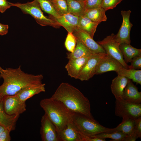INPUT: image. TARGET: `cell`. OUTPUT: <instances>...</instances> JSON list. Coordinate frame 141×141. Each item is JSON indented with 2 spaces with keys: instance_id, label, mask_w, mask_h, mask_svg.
I'll use <instances>...</instances> for the list:
<instances>
[{
  "instance_id": "obj_1",
  "label": "cell",
  "mask_w": 141,
  "mask_h": 141,
  "mask_svg": "<svg viewBox=\"0 0 141 141\" xmlns=\"http://www.w3.org/2000/svg\"><path fill=\"white\" fill-rule=\"evenodd\" d=\"M0 78L3 80L0 86V101L4 96L16 95L23 88L30 85L42 83V74L25 73L20 66L16 68H3L0 66Z\"/></svg>"
},
{
  "instance_id": "obj_2",
  "label": "cell",
  "mask_w": 141,
  "mask_h": 141,
  "mask_svg": "<svg viewBox=\"0 0 141 141\" xmlns=\"http://www.w3.org/2000/svg\"><path fill=\"white\" fill-rule=\"evenodd\" d=\"M51 98L60 101L72 112L93 118L89 100L79 90L68 83H61Z\"/></svg>"
},
{
  "instance_id": "obj_3",
  "label": "cell",
  "mask_w": 141,
  "mask_h": 141,
  "mask_svg": "<svg viewBox=\"0 0 141 141\" xmlns=\"http://www.w3.org/2000/svg\"><path fill=\"white\" fill-rule=\"evenodd\" d=\"M41 107L55 126L57 132L63 129L70 121L72 111L60 101L51 98L42 99Z\"/></svg>"
},
{
  "instance_id": "obj_4",
  "label": "cell",
  "mask_w": 141,
  "mask_h": 141,
  "mask_svg": "<svg viewBox=\"0 0 141 141\" xmlns=\"http://www.w3.org/2000/svg\"><path fill=\"white\" fill-rule=\"evenodd\" d=\"M72 121L77 130L84 135L91 137L104 132L114 131V128L105 127L101 125L93 118L72 112Z\"/></svg>"
},
{
  "instance_id": "obj_5",
  "label": "cell",
  "mask_w": 141,
  "mask_h": 141,
  "mask_svg": "<svg viewBox=\"0 0 141 141\" xmlns=\"http://www.w3.org/2000/svg\"><path fill=\"white\" fill-rule=\"evenodd\" d=\"M9 3L11 6L19 8L24 14L31 15L37 22L41 26H50L55 28H59L61 26L54 20L44 15L37 0L25 3L9 2Z\"/></svg>"
},
{
  "instance_id": "obj_6",
  "label": "cell",
  "mask_w": 141,
  "mask_h": 141,
  "mask_svg": "<svg viewBox=\"0 0 141 141\" xmlns=\"http://www.w3.org/2000/svg\"><path fill=\"white\" fill-rule=\"evenodd\" d=\"M115 113L116 116L120 117L135 120L141 116V104L131 103L122 98L116 99Z\"/></svg>"
},
{
  "instance_id": "obj_7",
  "label": "cell",
  "mask_w": 141,
  "mask_h": 141,
  "mask_svg": "<svg viewBox=\"0 0 141 141\" xmlns=\"http://www.w3.org/2000/svg\"><path fill=\"white\" fill-rule=\"evenodd\" d=\"M114 33L106 37L101 41H97L106 53L119 62L125 68L129 69V66L125 62L119 47L120 44L116 40Z\"/></svg>"
},
{
  "instance_id": "obj_8",
  "label": "cell",
  "mask_w": 141,
  "mask_h": 141,
  "mask_svg": "<svg viewBox=\"0 0 141 141\" xmlns=\"http://www.w3.org/2000/svg\"><path fill=\"white\" fill-rule=\"evenodd\" d=\"M1 100L5 111L9 115H20L26 110V102L22 101L16 95L4 96Z\"/></svg>"
},
{
  "instance_id": "obj_9",
  "label": "cell",
  "mask_w": 141,
  "mask_h": 141,
  "mask_svg": "<svg viewBox=\"0 0 141 141\" xmlns=\"http://www.w3.org/2000/svg\"><path fill=\"white\" fill-rule=\"evenodd\" d=\"M107 54L106 53L94 54L90 56L76 79L87 81L95 75L96 66L100 61Z\"/></svg>"
},
{
  "instance_id": "obj_10",
  "label": "cell",
  "mask_w": 141,
  "mask_h": 141,
  "mask_svg": "<svg viewBox=\"0 0 141 141\" xmlns=\"http://www.w3.org/2000/svg\"><path fill=\"white\" fill-rule=\"evenodd\" d=\"M131 12V11L130 10L121 11L123 21L118 33L115 35V36L116 40L120 44L122 43L130 44V32L133 26L130 20Z\"/></svg>"
},
{
  "instance_id": "obj_11",
  "label": "cell",
  "mask_w": 141,
  "mask_h": 141,
  "mask_svg": "<svg viewBox=\"0 0 141 141\" xmlns=\"http://www.w3.org/2000/svg\"><path fill=\"white\" fill-rule=\"evenodd\" d=\"M57 134L58 141H86L88 137L77 130L71 119L63 129L57 132Z\"/></svg>"
},
{
  "instance_id": "obj_12",
  "label": "cell",
  "mask_w": 141,
  "mask_h": 141,
  "mask_svg": "<svg viewBox=\"0 0 141 141\" xmlns=\"http://www.w3.org/2000/svg\"><path fill=\"white\" fill-rule=\"evenodd\" d=\"M72 33L76 39L81 42L93 54L106 53L103 49L85 32L77 28Z\"/></svg>"
},
{
  "instance_id": "obj_13",
  "label": "cell",
  "mask_w": 141,
  "mask_h": 141,
  "mask_svg": "<svg viewBox=\"0 0 141 141\" xmlns=\"http://www.w3.org/2000/svg\"><path fill=\"white\" fill-rule=\"evenodd\" d=\"M40 133L43 141H58L55 126L45 114L41 120Z\"/></svg>"
},
{
  "instance_id": "obj_14",
  "label": "cell",
  "mask_w": 141,
  "mask_h": 141,
  "mask_svg": "<svg viewBox=\"0 0 141 141\" xmlns=\"http://www.w3.org/2000/svg\"><path fill=\"white\" fill-rule=\"evenodd\" d=\"M123 67H124L117 60L107 55L97 65L95 69V74H101L110 71L116 72Z\"/></svg>"
},
{
  "instance_id": "obj_15",
  "label": "cell",
  "mask_w": 141,
  "mask_h": 141,
  "mask_svg": "<svg viewBox=\"0 0 141 141\" xmlns=\"http://www.w3.org/2000/svg\"><path fill=\"white\" fill-rule=\"evenodd\" d=\"M63 27L68 32L73 33L77 28L79 17L68 13L57 17H49Z\"/></svg>"
},
{
  "instance_id": "obj_16",
  "label": "cell",
  "mask_w": 141,
  "mask_h": 141,
  "mask_svg": "<svg viewBox=\"0 0 141 141\" xmlns=\"http://www.w3.org/2000/svg\"><path fill=\"white\" fill-rule=\"evenodd\" d=\"M44 84H37L23 88L16 95L22 101L25 102L28 99L40 93L45 92Z\"/></svg>"
},
{
  "instance_id": "obj_17",
  "label": "cell",
  "mask_w": 141,
  "mask_h": 141,
  "mask_svg": "<svg viewBox=\"0 0 141 141\" xmlns=\"http://www.w3.org/2000/svg\"><path fill=\"white\" fill-rule=\"evenodd\" d=\"M122 98L130 102L136 104L141 103V92L131 80L129 79L127 84L123 91Z\"/></svg>"
},
{
  "instance_id": "obj_18",
  "label": "cell",
  "mask_w": 141,
  "mask_h": 141,
  "mask_svg": "<svg viewBox=\"0 0 141 141\" xmlns=\"http://www.w3.org/2000/svg\"><path fill=\"white\" fill-rule=\"evenodd\" d=\"M89 57H85L69 60L65 66L68 75L71 78L76 79Z\"/></svg>"
},
{
  "instance_id": "obj_19",
  "label": "cell",
  "mask_w": 141,
  "mask_h": 141,
  "mask_svg": "<svg viewBox=\"0 0 141 141\" xmlns=\"http://www.w3.org/2000/svg\"><path fill=\"white\" fill-rule=\"evenodd\" d=\"M19 115H10L5 111L2 101H0V125L10 132L15 129L16 124Z\"/></svg>"
},
{
  "instance_id": "obj_20",
  "label": "cell",
  "mask_w": 141,
  "mask_h": 141,
  "mask_svg": "<svg viewBox=\"0 0 141 141\" xmlns=\"http://www.w3.org/2000/svg\"><path fill=\"white\" fill-rule=\"evenodd\" d=\"M129 79L126 77L118 75L112 80L110 88L116 99L122 98L123 91Z\"/></svg>"
},
{
  "instance_id": "obj_21",
  "label": "cell",
  "mask_w": 141,
  "mask_h": 141,
  "mask_svg": "<svg viewBox=\"0 0 141 141\" xmlns=\"http://www.w3.org/2000/svg\"><path fill=\"white\" fill-rule=\"evenodd\" d=\"M106 11L100 6L86 10L83 16L88 18L92 21L99 24L102 21L107 20Z\"/></svg>"
},
{
  "instance_id": "obj_22",
  "label": "cell",
  "mask_w": 141,
  "mask_h": 141,
  "mask_svg": "<svg viewBox=\"0 0 141 141\" xmlns=\"http://www.w3.org/2000/svg\"><path fill=\"white\" fill-rule=\"evenodd\" d=\"M99 24L92 21L83 16L79 17L77 28L89 34L92 38Z\"/></svg>"
},
{
  "instance_id": "obj_23",
  "label": "cell",
  "mask_w": 141,
  "mask_h": 141,
  "mask_svg": "<svg viewBox=\"0 0 141 141\" xmlns=\"http://www.w3.org/2000/svg\"><path fill=\"white\" fill-rule=\"evenodd\" d=\"M119 47L126 63L130 62L134 57L141 55V49L134 48L130 44L126 43L120 44Z\"/></svg>"
},
{
  "instance_id": "obj_24",
  "label": "cell",
  "mask_w": 141,
  "mask_h": 141,
  "mask_svg": "<svg viewBox=\"0 0 141 141\" xmlns=\"http://www.w3.org/2000/svg\"><path fill=\"white\" fill-rule=\"evenodd\" d=\"M77 40L76 44L74 51L67 54L69 60L85 57H89L93 54L81 42Z\"/></svg>"
},
{
  "instance_id": "obj_25",
  "label": "cell",
  "mask_w": 141,
  "mask_h": 141,
  "mask_svg": "<svg viewBox=\"0 0 141 141\" xmlns=\"http://www.w3.org/2000/svg\"><path fill=\"white\" fill-rule=\"evenodd\" d=\"M66 0L68 13L79 17L83 15L86 11L84 1Z\"/></svg>"
},
{
  "instance_id": "obj_26",
  "label": "cell",
  "mask_w": 141,
  "mask_h": 141,
  "mask_svg": "<svg viewBox=\"0 0 141 141\" xmlns=\"http://www.w3.org/2000/svg\"><path fill=\"white\" fill-rule=\"evenodd\" d=\"M118 75L127 78L137 84L141 85V70L126 69L124 67L116 72Z\"/></svg>"
},
{
  "instance_id": "obj_27",
  "label": "cell",
  "mask_w": 141,
  "mask_h": 141,
  "mask_svg": "<svg viewBox=\"0 0 141 141\" xmlns=\"http://www.w3.org/2000/svg\"><path fill=\"white\" fill-rule=\"evenodd\" d=\"M121 123L114 128V131L122 132L127 135L133 131L135 120L127 117L123 118Z\"/></svg>"
},
{
  "instance_id": "obj_28",
  "label": "cell",
  "mask_w": 141,
  "mask_h": 141,
  "mask_svg": "<svg viewBox=\"0 0 141 141\" xmlns=\"http://www.w3.org/2000/svg\"><path fill=\"white\" fill-rule=\"evenodd\" d=\"M126 136L121 132L116 131L111 132H103L91 137L105 139L109 138L112 139L111 141H123L124 139Z\"/></svg>"
},
{
  "instance_id": "obj_29",
  "label": "cell",
  "mask_w": 141,
  "mask_h": 141,
  "mask_svg": "<svg viewBox=\"0 0 141 141\" xmlns=\"http://www.w3.org/2000/svg\"><path fill=\"white\" fill-rule=\"evenodd\" d=\"M42 10L49 16L57 17L60 16L54 9L50 0H37Z\"/></svg>"
},
{
  "instance_id": "obj_30",
  "label": "cell",
  "mask_w": 141,
  "mask_h": 141,
  "mask_svg": "<svg viewBox=\"0 0 141 141\" xmlns=\"http://www.w3.org/2000/svg\"><path fill=\"white\" fill-rule=\"evenodd\" d=\"M55 11L59 16L68 13L66 0H50Z\"/></svg>"
},
{
  "instance_id": "obj_31",
  "label": "cell",
  "mask_w": 141,
  "mask_h": 141,
  "mask_svg": "<svg viewBox=\"0 0 141 141\" xmlns=\"http://www.w3.org/2000/svg\"><path fill=\"white\" fill-rule=\"evenodd\" d=\"M77 40L72 33L68 32L64 45L66 49L70 52H73L76 45Z\"/></svg>"
},
{
  "instance_id": "obj_32",
  "label": "cell",
  "mask_w": 141,
  "mask_h": 141,
  "mask_svg": "<svg viewBox=\"0 0 141 141\" xmlns=\"http://www.w3.org/2000/svg\"><path fill=\"white\" fill-rule=\"evenodd\" d=\"M123 0H102L101 6L106 11L112 9Z\"/></svg>"
},
{
  "instance_id": "obj_33",
  "label": "cell",
  "mask_w": 141,
  "mask_h": 141,
  "mask_svg": "<svg viewBox=\"0 0 141 141\" xmlns=\"http://www.w3.org/2000/svg\"><path fill=\"white\" fill-rule=\"evenodd\" d=\"M129 69L139 70L141 69V55L133 57L130 62Z\"/></svg>"
},
{
  "instance_id": "obj_34",
  "label": "cell",
  "mask_w": 141,
  "mask_h": 141,
  "mask_svg": "<svg viewBox=\"0 0 141 141\" xmlns=\"http://www.w3.org/2000/svg\"><path fill=\"white\" fill-rule=\"evenodd\" d=\"M102 0H85L86 10L101 6Z\"/></svg>"
},
{
  "instance_id": "obj_35",
  "label": "cell",
  "mask_w": 141,
  "mask_h": 141,
  "mask_svg": "<svg viewBox=\"0 0 141 141\" xmlns=\"http://www.w3.org/2000/svg\"><path fill=\"white\" fill-rule=\"evenodd\" d=\"M134 132L136 134L138 138H141V116L135 120Z\"/></svg>"
},
{
  "instance_id": "obj_36",
  "label": "cell",
  "mask_w": 141,
  "mask_h": 141,
  "mask_svg": "<svg viewBox=\"0 0 141 141\" xmlns=\"http://www.w3.org/2000/svg\"><path fill=\"white\" fill-rule=\"evenodd\" d=\"M10 132L7 129L3 131L0 134V141H10L11 139Z\"/></svg>"
},
{
  "instance_id": "obj_37",
  "label": "cell",
  "mask_w": 141,
  "mask_h": 141,
  "mask_svg": "<svg viewBox=\"0 0 141 141\" xmlns=\"http://www.w3.org/2000/svg\"><path fill=\"white\" fill-rule=\"evenodd\" d=\"M11 6L7 0H0V12L3 13Z\"/></svg>"
},
{
  "instance_id": "obj_38",
  "label": "cell",
  "mask_w": 141,
  "mask_h": 141,
  "mask_svg": "<svg viewBox=\"0 0 141 141\" xmlns=\"http://www.w3.org/2000/svg\"><path fill=\"white\" fill-rule=\"evenodd\" d=\"M138 138L137 135L133 131L132 133L127 135L124 139L123 141H135Z\"/></svg>"
},
{
  "instance_id": "obj_39",
  "label": "cell",
  "mask_w": 141,
  "mask_h": 141,
  "mask_svg": "<svg viewBox=\"0 0 141 141\" xmlns=\"http://www.w3.org/2000/svg\"><path fill=\"white\" fill-rule=\"evenodd\" d=\"M8 28V25L3 24L0 23V35L3 36L7 34Z\"/></svg>"
},
{
  "instance_id": "obj_40",
  "label": "cell",
  "mask_w": 141,
  "mask_h": 141,
  "mask_svg": "<svg viewBox=\"0 0 141 141\" xmlns=\"http://www.w3.org/2000/svg\"><path fill=\"white\" fill-rule=\"evenodd\" d=\"M105 139L96 137H87L86 141H105Z\"/></svg>"
},
{
  "instance_id": "obj_41",
  "label": "cell",
  "mask_w": 141,
  "mask_h": 141,
  "mask_svg": "<svg viewBox=\"0 0 141 141\" xmlns=\"http://www.w3.org/2000/svg\"><path fill=\"white\" fill-rule=\"evenodd\" d=\"M6 129L3 126L0 125V134Z\"/></svg>"
},
{
  "instance_id": "obj_42",
  "label": "cell",
  "mask_w": 141,
  "mask_h": 141,
  "mask_svg": "<svg viewBox=\"0 0 141 141\" xmlns=\"http://www.w3.org/2000/svg\"><path fill=\"white\" fill-rule=\"evenodd\" d=\"M75 0L80 1H84L85 0Z\"/></svg>"
}]
</instances>
